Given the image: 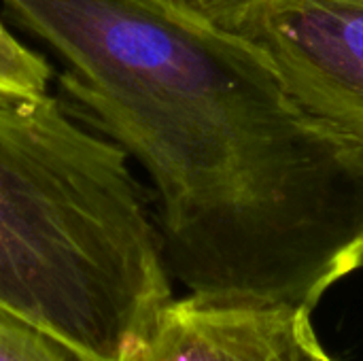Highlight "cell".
Returning <instances> with one entry per match:
<instances>
[{
  "mask_svg": "<svg viewBox=\"0 0 363 361\" xmlns=\"http://www.w3.org/2000/svg\"><path fill=\"white\" fill-rule=\"evenodd\" d=\"M0 361H91L57 336L0 311Z\"/></svg>",
  "mask_w": 363,
  "mask_h": 361,
  "instance_id": "5",
  "label": "cell"
},
{
  "mask_svg": "<svg viewBox=\"0 0 363 361\" xmlns=\"http://www.w3.org/2000/svg\"><path fill=\"white\" fill-rule=\"evenodd\" d=\"M128 153L64 100L0 87V311L128 361L174 298Z\"/></svg>",
  "mask_w": 363,
  "mask_h": 361,
  "instance_id": "2",
  "label": "cell"
},
{
  "mask_svg": "<svg viewBox=\"0 0 363 361\" xmlns=\"http://www.w3.org/2000/svg\"><path fill=\"white\" fill-rule=\"evenodd\" d=\"M53 79L49 62L26 47L0 21V87L19 91H43Z\"/></svg>",
  "mask_w": 363,
  "mask_h": 361,
  "instance_id": "6",
  "label": "cell"
},
{
  "mask_svg": "<svg viewBox=\"0 0 363 361\" xmlns=\"http://www.w3.org/2000/svg\"><path fill=\"white\" fill-rule=\"evenodd\" d=\"M236 34L311 113L363 143V0H266Z\"/></svg>",
  "mask_w": 363,
  "mask_h": 361,
  "instance_id": "3",
  "label": "cell"
},
{
  "mask_svg": "<svg viewBox=\"0 0 363 361\" xmlns=\"http://www.w3.org/2000/svg\"><path fill=\"white\" fill-rule=\"evenodd\" d=\"M128 361H334L313 311L172 298Z\"/></svg>",
  "mask_w": 363,
  "mask_h": 361,
  "instance_id": "4",
  "label": "cell"
},
{
  "mask_svg": "<svg viewBox=\"0 0 363 361\" xmlns=\"http://www.w3.org/2000/svg\"><path fill=\"white\" fill-rule=\"evenodd\" d=\"M170 11L223 32H238L249 15L266 0H162Z\"/></svg>",
  "mask_w": 363,
  "mask_h": 361,
  "instance_id": "7",
  "label": "cell"
},
{
  "mask_svg": "<svg viewBox=\"0 0 363 361\" xmlns=\"http://www.w3.org/2000/svg\"><path fill=\"white\" fill-rule=\"evenodd\" d=\"M62 89L151 179L189 296L315 311L363 268V143L311 113L240 34L162 0H2Z\"/></svg>",
  "mask_w": 363,
  "mask_h": 361,
  "instance_id": "1",
  "label": "cell"
}]
</instances>
